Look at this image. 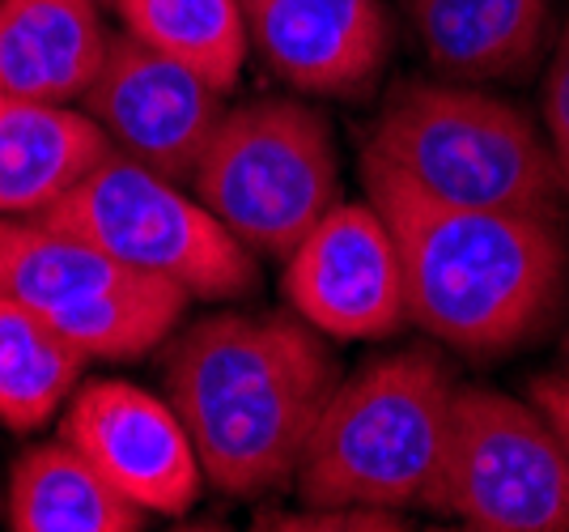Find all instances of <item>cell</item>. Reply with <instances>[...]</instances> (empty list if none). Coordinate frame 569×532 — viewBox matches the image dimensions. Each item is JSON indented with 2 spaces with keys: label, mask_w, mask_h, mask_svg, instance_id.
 <instances>
[{
  "label": "cell",
  "mask_w": 569,
  "mask_h": 532,
  "mask_svg": "<svg viewBox=\"0 0 569 532\" xmlns=\"http://www.w3.org/2000/svg\"><path fill=\"white\" fill-rule=\"evenodd\" d=\"M361 184L400 243L408 324L438 345L501 358L557 312L569 277L561 209L447 205L370 154H361Z\"/></svg>",
  "instance_id": "cell-1"
},
{
  "label": "cell",
  "mask_w": 569,
  "mask_h": 532,
  "mask_svg": "<svg viewBox=\"0 0 569 532\" xmlns=\"http://www.w3.org/2000/svg\"><path fill=\"white\" fill-rule=\"evenodd\" d=\"M162 380L209 485L251 499L293 482L345 375L323 333L298 312L230 307L183 328Z\"/></svg>",
  "instance_id": "cell-2"
},
{
  "label": "cell",
  "mask_w": 569,
  "mask_h": 532,
  "mask_svg": "<svg viewBox=\"0 0 569 532\" xmlns=\"http://www.w3.org/2000/svg\"><path fill=\"white\" fill-rule=\"evenodd\" d=\"M455 392L447 358L421 345L340 380L298 460V499L310 508H421L447 452Z\"/></svg>",
  "instance_id": "cell-3"
},
{
  "label": "cell",
  "mask_w": 569,
  "mask_h": 532,
  "mask_svg": "<svg viewBox=\"0 0 569 532\" xmlns=\"http://www.w3.org/2000/svg\"><path fill=\"white\" fill-rule=\"evenodd\" d=\"M370 158L433 200L468 209H561L545 128L472 81H408L387 98Z\"/></svg>",
  "instance_id": "cell-4"
},
{
  "label": "cell",
  "mask_w": 569,
  "mask_h": 532,
  "mask_svg": "<svg viewBox=\"0 0 569 532\" xmlns=\"http://www.w3.org/2000/svg\"><path fill=\"white\" fill-rule=\"evenodd\" d=\"M188 184L247 252L284 260L340 200L332 120L281 95L226 107Z\"/></svg>",
  "instance_id": "cell-5"
},
{
  "label": "cell",
  "mask_w": 569,
  "mask_h": 532,
  "mask_svg": "<svg viewBox=\"0 0 569 532\" xmlns=\"http://www.w3.org/2000/svg\"><path fill=\"white\" fill-rule=\"evenodd\" d=\"M43 218L90 239L119 265L179 286L188 298L238 303L260 286L256 252H247L196 193L188 196L179 179L116 149Z\"/></svg>",
  "instance_id": "cell-6"
},
{
  "label": "cell",
  "mask_w": 569,
  "mask_h": 532,
  "mask_svg": "<svg viewBox=\"0 0 569 532\" xmlns=\"http://www.w3.org/2000/svg\"><path fill=\"white\" fill-rule=\"evenodd\" d=\"M0 294L39 312L94 363L158 349L188 315V294L119 265L43 214H0Z\"/></svg>",
  "instance_id": "cell-7"
},
{
  "label": "cell",
  "mask_w": 569,
  "mask_h": 532,
  "mask_svg": "<svg viewBox=\"0 0 569 532\" xmlns=\"http://www.w3.org/2000/svg\"><path fill=\"white\" fill-rule=\"evenodd\" d=\"M426 511L476 532H569V447L531 401L459 384Z\"/></svg>",
  "instance_id": "cell-8"
},
{
  "label": "cell",
  "mask_w": 569,
  "mask_h": 532,
  "mask_svg": "<svg viewBox=\"0 0 569 532\" xmlns=\"http://www.w3.org/2000/svg\"><path fill=\"white\" fill-rule=\"evenodd\" d=\"M284 298L332 341H387L408 324L400 243L370 200H336L284 256Z\"/></svg>",
  "instance_id": "cell-9"
},
{
  "label": "cell",
  "mask_w": 569,
  "mask_h": 532,
  "mask_svg": "<svg viewBox=\"0 0 569 532\" xmlns=\"http://www.w3.org/2000/svg\"><path fill=\"white\" fill-rule=\"evenodd\" d=\"M72 443L144 515H188L204 490V464L167 396L128 380H86L60 413Z\"/></svg>",
  "instance_id": "cell-10"
},
{
  "label": "cell",
  "mask_w": 569,
  "mask_h": 532,
  "mask_svg": "<svg viewBox=\"0 0 569 532\" xmlns=\"http://www.w3.org/2000/svg\"><path fill=\"white\" fill-rule=\"evenodd\" d=\"M81 111L107 132L116 154L188 184L200 149L226 116V95L123 30L111 35L102 69L81 95Z\"/></svg>",
  "instance_id": "cell-11"
},
{
  "label": "cell",
  "mask_w": 569,
  "mask_h": 532,
  "mask_svg": "<svg viewBox=\"0 0 569 532\" xmlns=\"http://www.w3.org/2000/svg\"><path fill=\"white\" fill-rule=\"evenodd\" d=\"M242 18L251 51L302 95L361 98L391 51L382 0H242Z\"/></svg>",
  "instance_id": "cell-12"
},
{
  "label": "cell",
  "mask_w": 569,
  "mask_h": 532,
  "mask_svg": "<svg viewBox=\"0 0 569 532\" xmlns=\"http://www.w3.org/2000/svg\"><path fill=\"white\" fill-rule=\"evenodd\" d=\"M408 26L447 81L527 77L548 48L552 0H403Z\"/></svg>",
  "instance_id": "cell-13"
},
{
  "label": "cell",
  "mask_w": 569,
  "mask_h": 532,
  "mask_svg": "<svg viewBox=\"0 0 569 532\" xmlns=\"http://www.w3.org/2000/svg\"><path fill=\"white\" fill-rule=\"evenodd\" d=\"M107 43L98 0H0V95L77 102Z\"/></svg>",
  "instance_id": "cell-14"
},
{
  "label": "cell",
  "mask_w": 569,
  "mask_h": 532,
  "mask_svg": "<svg viewBox=\"0 0 569 532\" xmlns=\"http://www.w3.org/2000/svg\"><path fill=\"white\" fill-rule=\"evenodd\" d=\"M111 154L81 107L0 95V214H48Z\"/></svg>",
  "instance_id": "cell-15"
},
{
  "label": "cell",
  "mask_w": 569,
  "mask_h": 532,
  "mask_svg": "<svg viewBox=\"0 0 569 532\" xmlns=\"http://www.w3.org/2000/svg\"><path fill=\"white\" fill-rule=\"evenodd\" d=\"M4 520L13 532H141L149 524V515L64 439L34 443L18 456Z\"/></svg>",
  "instance_id": "cell-16"
},
{
  "label": "cell",
  "mask_w": 569,
  "mask_h": 532,
  "mask_svg": "<svg viewBox=\"0 0 569 532\" xmlns=\"http://www.w3.org/2000/svg\"><path fill=\"white\" fill-rule=\"evenodd\" d=\"M86 354L39 312L0 294V422L18 435L48 426L86 375Z\"/></svg>",
  "instance_id": "cell-17"
},
{
  "label": "cell",
  "mask_w": 569,
  "mask_h": 532,
  "mask_svg": "<svg viewBox=\"0 0 569 532\" xmlns=\"http://www.w3.org/2000/svg\"><path fill=\"white\" fill-rule=\"evenodd\" d=\"M123 30L230 95L251 56L242 0H111Z\"/></svg>",
  "instance_id": "cell-18"
},
{
  "label": "cell",
  "mask_w": 569,
  "mask_h": 532,
  "mask_svg": "<svg viewBox=\"0 0 569 532\" xmlns=\"http://www.w3.org/2000/svg\"><path fill=\"white\" fill-rule=\"evenodd\" d=\"M540 116H545V137L557 162V179H561V196L569 205V22L561 26L552 56H548L545 86H540Z\"/></svg>",
  "instance_id": "cell-19"
},
{
  "label": "cell",
  "mask_w": 569,
  "mask_h": 532,
  "mask_svg": "<svg viewBox=\"0 0 569 532\" xmlns=\"http://www.w3.org/2000/svg\"><path fill=\"white\" fill-rule=\"evenodd\" d=\"M260 529H403V511L375 508H310L307 511H268L260 515Z\"/></svg>",
  "instance_id": "cell-20"
},
{
  "label": "cell",
  "mask_w": 569,
  "mask_h": 532,
  "mask_svg": "<svg viewBox=\"0 0 569 532\" xmlns=\"http://www.w3.org/2000/svg\"><path fill=\"white\" fill-rule=\"evenodd\" d=\"M531 401L545 410V417L561 431L569 447V375H540L531 384Z\"/></svg>",
  "instance_id": "cell-21"
},
{
  "label": "cell",
  "mask_w": 569,
  "mask_h": 532,
  "mask_svg": "<svg viewBox=\"0 0 569 532\" xmlns=\"http://www.w3.org/2000/svg\"><path fill=\"white\" fill-rule=\"evenodd\" d=\"M98 4H111V0H98Z\"/></svg>",
  "instance_id": "cell-22"
}]
</instances>
